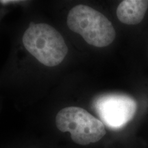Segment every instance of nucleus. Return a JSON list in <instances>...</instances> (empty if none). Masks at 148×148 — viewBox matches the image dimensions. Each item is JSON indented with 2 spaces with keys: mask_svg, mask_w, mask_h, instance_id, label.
I'll return each instance as SVG.
<instances>
[{
  "mask_svg": "<svg viewBox=\"0 0 148 148\" xmlns=\"http://www.w3.org/2000/svg\"><path fill=\"white\" fill-rule=\"evenodd\" d=\"M23 43L29 53L47 66L58 65L68 53L67 45L62 35L46 23L29 24L24 32Z\"/></svg>",
  "mask_w": 148,
  "mask_h": 148,
  "instance_id": "obj_1",
  "label": "nucleus"
},
{
  "mask_svg": "<svg viewBox=\"0 0 148 148\" xmlns=\"http://www.w3.org/2000/svg\"><path fill=\"white\" fill-rule=\"evenodd\" d=\"M67 25L90 45L97 47L110 45L115 38V30L106 16L94 8L77 5L69 11Z\"/></svg>",
  "mask_w": 148,
  "mask_h": 148,
  "instance_id": "obj_2",
  "label": "nucleus"
},
{
  "mask_svg": "<svg viewBox=\"0 0 148 148\" xmlns=\"http://www.w3.org/2000/svg\"><path fill=\"white\" fill-rule=\"evenodd\" d=\"M56 125L61 132H70L72 140L80 145L96 143L106 133L103 122L80 107L60 110L56 117Z\"/></svg>",
  "mask_w": 148,
  "mask_h": 148,
  "instance_id": "obj_3",
  "label": "nucleus"
},
{
  "mask_svg": "<svg viewBox=\"0 0 148 148\" xmlns=\"http://www.w3.org/2000/svg\"><path fill=\"white\" fill-rule=\"evenodd\" d=\"M94 108L103 124L111 129L117 130L124 127L133 119L137 104L128 95L108 93L96 98Z\"/></svg>",
  "mask_w": 148,
  "mask_h": 148,
  "instance_id": "obj_4",
  "label": "nucleus"
},
{
  "mask_svg": "<svg viewBox=\"0 0 148 148\" xmlns=\"http://www.w3.org/2000/svg\"><path fill=\"white\" fill-rule=\"evenodd\" d=\"M147 8V0H124L116 9V16L121 23L136 25L143 19Z\"/></svg>",
  "mask_w": 148,
  "mask_h": 148,
  "instance_id": "obj_5",
  "label": "nucleus"
},
{
  "mask_svg": "<svg viewBox=\"0 0 148 148\" xmlns=\"http://www.w3.org/2000/svg\"><path fill=\"white\" fill-rule=\"evenodd\" d=\"M17 2H21V1H16V0H2L0 1V3L2 4H8V3H15Z\"/></svg>",
  "mask_w": 148,
  "mask_h": 148,
  "instance_id": "obj_6",
  "label": "nucleus"
}]
</instances>
